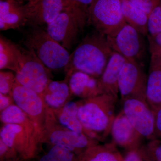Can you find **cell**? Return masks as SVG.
<instances>
[{
  "label": "cell",
  "mask_w": 161,
  "mask_h": 161,
  "mask_svg": "<svg viewBox=\"0 0 161 161\" xmlns=\"http://www.w3.org/2000/svg\"><path fill=\"white\" fill-rule=\"evenodd\" d=\"M155 117L153 139L161 140V107L153 110Z\"/></svg>",
  "instance_id": "32"
},
{
  "label": "cell",
  "mask_w": 161,
  "mask_h": 161,
  "mask_svg": "<svg viewBox=\"0 0 161 161\" xmlns=\"http://www.w3.org/2000/svg\"><path fill=\"white\" fill-rule=\"evenodd\" d=\"M51 72L33 52L22 47L19 69L15 75L18 83L42 95L52 80Z\"/></svg>",
  "instance_id": "8"
},
{
  "label": "cell",
  "mask_w": 161,
  "mask_h": 161,
  "mask_svg": "<svg viewBox=\"0 0 161 161\" xmlns=\"http://www.w3.org/2000/svg\"><path fill=\"white\" fill-rule=\"evenodd\" d=\"M47 106L53 110L59 108L70 101L73 95L69 84L68 78L64 80H51L42 94Z\"/></svg>",
  "instance_id": "19"
},
{
  "label": "cell",
  "mask_w": 161,
  "mask_h": 161,
  "mask_svg": "<svg viewBox=\"0 0 161 161\" xmlns=\"http://www.w3.org/2000/svg\"><path fill=\"white\" fill-rule=\"evenodd\" d=\"M79 156L65 147L52 146L39 161H78Z\"/></svg>",
  "instance_id": "25"
},
{
  "label": "cell",
  "mask_w": 161,
  "mask_h": 161,
  "mask_svg": "<svg viewBox=\"0 0 161 161\" xmlns=\"http://www.w3.org/2000/svg\"><path fill=\"white\" fill-rule=\"evenodd\" d=\"M66 77L73 96L85 99L103 94L98 78L80 71L67 74Z\"/></svg>",
  "instance_id": "16"
},
{
  "label": "cell",
  "mask_w": 161,
  "mask_h": 161,
  "mask_svg": "<svg viewBox=\"0 0 161 161\" xmlns=\"http://www.w3.org/2000/svg\"><path fill=\"white\" fill-rule=\"evenodd\" d=\"M147 101L153 110L161 107V55L150 57L147 75Z\"/></svg>",
  "instance_id": "18"
},
{
  "label": "cell",
  "mask_w": 161,
  "mask_h": 161,
  "mask_svg": "<svg viewBox=\"0 0 161 161\" xmlns=\"http://www.w3.org/2000/svg\"><path fill=\"white\" fill-rule=\"evenodd\" d=\"M147 80L143 66L134 61L126 60L118 80L121 101L134 98L147 102Z\"/></svg>",
  "instance_id": "10"
},
{
  "label": "cell",
  "mask_w": 161,
  "mask_h": 161,
  "mask_svg": "<svg viewBox=\"0 0 161 161\" xmlns=\"http://www.w3.org/2000/svg\"><path fill=\"white\" fill-rule=\"evenodd\" d=\"M11 96L15 104L37 126L42 135L48 108L42 96L35 91L21 85L15 79Z\"/></svg>",
  "instance_id": "11"
},
{
  "label": "cell",
  "mask_w": 161,
  "mask_h": 161,
  "mask_svg": "<svg viewBox=\"0 0 161 161\" xmlns=\"http://www.w3.org/2000/svg\"><path fill=\"white\" fill-rule=\"evenodd\" d=\"M15 81V75L10 71L0 72V93L11 96L12 91Z\"/></svg>",
  "instance_id": "28"
},
{
  "label": "cell",
  "mask_w": 161,
  "mask_h": 161,
  "mask_svg": "<svg viewBox=\"0 0 161 161\" xmlns=\"http://www.w3.org/2000/svg\"><path fill=\"white\" fill-rule=\"evenodd\" d=\"M160 3L161 4V0H160Z\"/></svg>",
  "instance_id": "37"
},
{
  "label": "cell",
  "mask_w": 161,
  "mask_h": 161,
  "mask_svg": "<svg viewBox=\"0 0 161 161\" xmlns=\"http://www.w3.org/2000/svg\"><path fill=\"white\" fill-rule=\"evenodd\" d=\"M27 2H28V1H31V0H27Z\"/></svg>",
  "instance_id": "36"
},
{
  "label": "cell",
  "mask_w": 161,
  "mask_h": 161,
  "mask_svg": "<svg viewBox=\"0 0 161 161\" xmlns=\"http://www.w3.org/2000/svg\"><path fill=\"white\" fill-rule=\"evenodd\" d=\"M20 1H0L1 31L18 29L27 24L24 4Z\"/></svg>",
  "instance_id": "15"
},
{
  "label": "cell",
  "mask_w": 161,
  "mask_h": 161,
  "mask_svg": "<svg viewBox=\"0 0 161 161\" xmlns=\"http://www.w3.org/2000/svg\"><path fill=\"white\" fill-rule=\"evenodd\" d=\"M148 36H154L161 33V4L156 6L148 16Z\"/></svg>",
  "instance_id": "27"
},
{
  "label": "cell",
  "mask_w": 161,
  "mask_h": 161,
  "mask_svg": "<svg viewBox=\"0 0 161 161\" xmlns=\"http://www.w3.org/2000/svg\"><path fill=\"white\" fill-rule=\"evenodd\" d=\"M22 47L3 35L0 36V69L16 73L19 69Z\"/></svg>",
  "instance_id": "22"
},
{
  "label": "cell",
  "mask_w": 161,
  "mask_h": 161,
  "mask_svg": "<svg viewBox=\"0 0 161 161\" xmlns=\"http://www.w3.org/2000/svg\"><path fill=\"white\" fill-rule=\"evenodd\" d=\"M117 100L112 95L103 94L77 101L78 119L88 136L99 142L106 140L116 115Z\"/></svg>",
  "instance_id": "2"
},
{
  "label": "cell",
  "mask_w": 161,
  "mask_h": 161,
  "mask_svg": "<svg viewBox=\"0 0 161 161\" xmlns=\"http://www.w3.org/2000/svg\"><path fill=\"white\" fill-rule=\"evenodd\" d=\"M147 38L151 55H161V33L154 36H148Z\"/></svg>",
  "instance_id": "31"
},
{
  "label": "cell",
  "mask_w": 161,
  "mask_h": 161,
  "mask_svg": "<svg viewBox=\"0 0 161 161\" xmlns=\"http://www.w3.org/2000/svg\"><path fill=\"white\" fill-rule=\"evenodd\" d=\"M122 9L125 22L145 36L148 35V15L129 0H121Z\"/></svg>",
  "instance_id": "23"
},
{
  "label": "cell",
  "mask_w": 161,
  "mask_h": 161,
  "mask_svg": "<svg viewBox=\"0 0 161 161\" xmlns=\"http://www.w3.org/2000/svg\"><path fill=\"white\" fill-rule=\"evenodd\" d=\"M132 4L145 12L148 16L153 9L158 5L160 0H129Z\"/></svg>",
  "instance_id": "30"
},
{
  "label": "cell",
  "mask_w": 161,
  "mask_h": 161,
  "mask_svg": "<svg viewBox=\"0 0 161 161\" xmlns=\"http://www.w3.org/2000/svg\"><path fill=\"white\" fill-rule=\"evenodd\" d=\"M19 159L17 153L0 140V161H19Z\"/></svg>",
  "instance_id": "29"
},
{
  "label": "cell",
  "mask_w": 161,
  "mask_h": 161,
  "mask_svg": "<svg viewBox=\"0 0 161 161\" xmlns=\"http://www.w3.org/2000/svg\"><path fill=\"white\" fill-rule=\"evenodd\" d=\"M126 60L121 55L114 52L103 73L98 78L103 94H108L118 98L119 78Z\"/></svg>",
  "instance_id": "17"
},
{
  "label": "cell",
  "mask_w": 161,
  "mask_h": 161,
  "mask_svg": "<svg viewBox=\"0 0 161 161\" xmlns=\"http://www.w3.org/2000/svg\"><path fill=\"white\" fill-rule=\"evenodd\" d=\"M64 0H31L24 4L27 24L31 26L48 25L63 10Z\"/></svg>",
  "instance_id": "13"
},
{
  "label": "cell",
  "mask_w": 161,
  "mask_h": 161,
  "mask_svg": "<svg viewBox=\"0 0 161 161\" xmlns=\"http://www.w3.org/2000/svg\"><path fill=\"white\" fill-rule=\"evenodd\" d=\"M66 1L78 3V4L89 8L93 0H66Z\"/></svg>",
  "instance_id": "35"
},
{
  "label": "cell",
  "mask_w": 161,
  "mask_h": 161,
  "mask_svg": "<svg viewBox=\"0 0 161 161\" xmlns=\"http://www.w3.org/2000/svg\"><path fill=\"white\" fill-rule=\"evenodd\" d=\"M123 157V161H146L141 154L139 148L126 151Z\"/></svg>",
  "instance_id": "33"
},
{
  "label": "cell",
  "mask_w": 161,
  "mask_h": 161,
  "mask_svg": "<svg viewBox=\"0 0 161 161\" xmlns=\"http://www.w3.org/2000/svg\"><path fill=\"white\" fill-rule=\"evenodd\" d=\"M113 53L107 36L94 30L87 34L70 54L64 70L66 74L83 72L98 79Z\"/></svg>",
  "instance_id": "1"
},
{
  "label": "cell",
  "mask_w": 161,
  "mask_h": 161,
  "mask_svg": "<svg viewBox=\"0 0 161 161\" xmlns=\"http://www.w3.org/2000/svg\"><path fill=\"white\" fill-rule=\"evenodd\" d=\"M99 143L84 133L74 132L60 125L53 110L48 108L42 130L41 143L65 147L79 156L88 148Z\"/></svg>",
  "instance_id": "5"
},
{
  "label": "cell",
  "mask_w": 161,
  "mask_h": 161,
  "mask_svg": "<svg viewBox=\"0 0 161 161\" xmlns=\"http://www.w3.org/2000/svg\"><path fill=\"white\" fill-rule=\"evenodd\" d=\"M23 43L51 71L65 69L69 62L70 54L69 51L40 26H31Z\"/></svg>",
  "instance_id": "4"
},
{
  "label": "cell",
  "mask_w": 161,
  "mask_h": 161,
  "mask_svg": "<svg viewBox=\"0 0 161 161\" xmlns=\"http://www.w3.org/2000/svg\"><path fill=\"white\" fill-rule=\"evenodd\" d=\"M123 159L116 145L111 142L89 147L79 156L78 161H123Z\"/></svg>",
  "instance_id": "20"
},
{
  "label": "cell",
  "mask_w": 161,
  "mask_h": 161,
  "mask_svg": "<svg viewBox=\"0 0 161 161\" xmlns=\"http://www.w3.org/2000/svg\"><path fill=\"white\" fill-rule=\"evenodd\" d=\"M0 140L17 153L23 160L34 158L41 144V133L36 128L18 124H3Z\"/></svg>",
  "instance_id": "6"
},
{
  "label": "cell",
  "mask_w": 161,
  "mask_h": 161,
  "mask_svg": "<svg viewBox=\"0 0 161 161\" xmlns=\"http://www.w3.org/2000/svg\"><path fill=\"white\" fill-rule=\"evenodd\" d=\"M15 104L12 97L10 95H3L0 93V111L5 110L9 106Z\"/></svg>",
  "instance_id": "34"
},
{
  "label": "cell",
  "mask_w": 161,
  "mask_h": 161,
  "mask_svg": "<svg viewBox=\"0 0 161 161\" xmlns=\"http://www.w3.org/2000/svg\"><path fill=\"white\" fill-rule=\"evenodd\" d=\"M78 108L77 102L70 100L61 108L52 110L60 125L71 131L84 133L87 136L78 119Z\"/></svg>",
  "instance_id": "21"
},
{
  "label": "cell",
  "mask_w": 161,
  "mask_h": 161,
  "mask_svg": "<svg viewBox=\"0 0 161 161\" xmlns=\"http://www.w3.org/2000/svg\"><path fill=\"white\" fill-rule=\"evenodd\" d=\"M122 103V111L135 130L143 138L153 139L155 117L147 102L131 98Z\"/></svg>",
  "instance_id": "12"
},
{
  "label": "cell",
  "mask_w": 161,
  "mask_h": 161,
  "mask_svg": "<svg viewBox=\"0 0 161 161\" xmlns=\"http://www.w3.org/2000/svg\"><path fill=\"white\" fill-rule=\"evenodd\" d=\"M139 150L146 161H161V140H151L142 145Z\"/></svg>",
  "instance_id": "26"
},
{
  "label": "cell",
  "mask_w": 161,
  "mask_h": 161,
  "mask_svg": "<svg viewBox=\"0 0 161 161\" xmlns=\"http://www.w3.org/2000/svg\"><path fill=\"white\" fill-rule=\"evenodd\" d=\"M110 134L112 142L116 147L123 148L126 151L139 149L142 146L143 137L132 126L122 110L115 115Z\"/></svg>",
  "instance_id": "14"
},
{
  "label": "cell",
  "mask_w": 161,
  "mask_h": 161,
  "mask_svg": "<svg viewBox=\"0 0 161 161\" xmlns=\"http://www.w3.org/2000/svg\"><path fill=\"white\" fill-rule=\"evenodd\" d=\"M64 1L63 10L47 25L50 36L68 51L72 49L88 24V8L78 3Z\"/></svg>",
  "instance_id": "3"
},
{
  "label": "cell",
  "mask_w": 161,
  "mask_h": 161,
  "mask_svg": "<svg viewBox=\"0 0 161 161\" xmlns=\"http://www.w3.org/2000/svg\"><path fill=\"white\" fill-rule=\"evenodd\" d=\"M144 37L126 22L107 36L113 51L121 55L126 60L134 61L143 66L147 53Z\"/></svg>",
  "instance_id": "7"
},
{
  "label": "cell",
  "mask_w": 161,
  "mask_h": 161,
  "mask_svg": "<svg viewBox=\"0 0 161 161\" xmlns=\"http://www.w3.org/2000/svg\"><path fill=\"white\" fill-rule=\"evenodd\" d=\"M0 119L3 124H18L31 128H36L40 131L36 124L15 104L9 106L1 112Z\"/></svg>",
  "instance_id": "24"
},
{
  "label": "cell",
  "mask_w": 161,
  "mask_h": 161,
  "mask_svg": "<svg viewBox=\"0 0 161 161\" xmlns=\"http://www.w3.org/2000/svg\"><path fill=\"white\" fill-rule=\"evenodd\" d=\"M88 16V25L106 36L125 22L121 0H93L89 7Z\"/></svg>",
  "instance_id": "9"
}]
</instances>
